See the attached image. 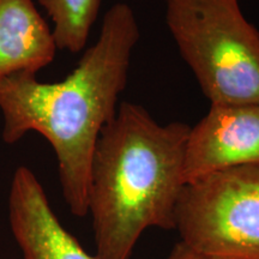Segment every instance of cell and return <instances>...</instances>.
Segmentation results:
<instances>
[{
    "mask_svg": "<svg viewBox=\"0 0 259 259\" xmlns=\"http://www.w3.org/2000/svg\"><path fill=\"white\" fill-rule=\"evenodd\" d=\"M139 35L134 10L116 3L103 16L99 38L64 80L44 83L29 72L0 79L3 139L14 144L29 131L47 139L65 203L78 218L89 213L94 151L118 111Z\"/></svg>",
    "mask_w": 259,
    "mask_h": 259,
    "instance_id": "obj_1",
    "label": "cell"
},
{
    "mask_svg": "<svg viewBox=\"0 0 259 259\" xmlns=\"http://www.w3.org/2000/svg\"><path fill=\"white\" fill-rule=\"evenodd\" d=\"M190 130L181 121L160 125L137 103L119 105L100 134L92 164L97 259H130L145 231L176 229Z\"/></svg>",
    "mask_w": 259,
    "mask_h": 259,
    "instance_id": "obj_2",
    "label": "cell"
},
{
    "mask_svg": "<svg viewBox=\"0 0 259 259\" xmlns=\"http://www.w3.org/2000/svg\"><path fill=\"white\" fill-rule=\"evenodd\" d=\"M166 23L211 105L259 103V31L239 0H166Z\"/></svg>",
    "mask_w": 259,
    "mask_h": 259,
    "instance_id": "obj_3",
    "label": "cell"
},
{
    "mask_svg": "<svg viewBox=\"0 0 259 259\" xmlns=\"http://www.w3.org/2000/svg\"><path fill=\"white\" fill-rule=\"evenodd\" d=\"M181 242L221 259H259V164L186 184L176 213Z\"/></svg>",
    "mask_w": 259,
    "mask_h": 259,
    "instance_id": "obj_4",
    "label": "cell"
},
{
    "mask_svg": "<svg viewBox=\"0 0 259 259\" xmlns=\"http://www.w3.org/2000/svg\"><path fill=\"white\" fill-rule=\"evenodd\" d=\"M250 164H259V103L211 105L187 137L186 184Z\"/></svg>",
    "mask_w": 259,
    "mask_h": 259,
    "instance_id": "obj_5",
    "label": "cell"
},
{
    "mask_svg": "<svg viewBox=\"0 0 259 259\" xmlns=\"http://www.w3.org/2000/svg\"><path fill=\"white\" fill-rule=\"evenodd\" d=\"M9 222L24 259H97L65 229L41 183L24 166L15 170L10 185Z\"/></svg>",
    "mask_w": 259,
    "mask_h": 259,
    "instance_id": "obj_6",
    "label": "cell"
},
{
    "mask_svg": "<svg viewBox=\"0 0 259 259\" xmlns=\"http://www.w3.org/2000/svg\"><path fill=\"white\" fill-rule=\"evenodd\" d=\"M57 50L51 28L32 0H0V79L36 74L54 60Z\"/></svg>",
    "mask_w": 259,
    "mask_h": 259,
    "instance_id": "obj_7",
    "label": "cell"
},
{
    "mask_svg": "<svg viewBox=\"0 0 259 259\" xmlns=\"http://www.w3.org/2000/svg\"><path fill=\"white\" fill-rule=\"evenodd\" d=\"M102 0H38L53 22L58 50L76 54L85 47Z\"/></svg>",
    "mask_w": 259,
    "mask_h": 259,
    "instance_id": "obj_8",
    "label": "cell"
},
{
    "mask_svg": "<svg viewBox=\"0 0 259 259\" xmlns=\"http://www.w3.org/2000/svg\"><path fill=\"white\" fill-rule=\"evenodd\" d=\"M164 259H221L211 257V255L200 253V252H197L190 248L189 246L179 241L178 244L174 246L173 250L170 251V253L167 255Z\"/></svg>",
    "mask_w": 259,
    "mask_h": 259,
    "instance_id": "obj_9",
    "label": "cell"
}]
</instances>
